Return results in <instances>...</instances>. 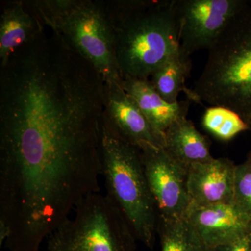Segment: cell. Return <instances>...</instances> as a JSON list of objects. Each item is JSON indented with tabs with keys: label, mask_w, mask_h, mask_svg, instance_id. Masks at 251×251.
Returning <instances> with one entry per match:
<instances>
[{
	"label": "cell",
	"mask_w": 251,
	"mask_h": 251,
	"mask_svg": "<svg viewBox=\"0 0 251 251\" xmlns=\"http://www.w3.org/2000/svg\"><path fill=\"white\" fill-rule=\"evenodd\" d=\"M104 80L67 46L29 43L0 67V244L39 251L100 193Z\"/></svg>",
	"instance_id": "obj_1"
},
{
	"label": "cell",
	"mask_w": 251,
	"mask_h": 251,
	"mask_svg": "<svg viewBox=\"0 0 251 251\" xmlns=\"http://www.w3.org/2000/svg\"><path fill=\"white\" fill-rule=\"evenodd\" d=\"M122 79L150 80L180 47L176 0L105 1Z\"/></svg>",
	"instance_id": "obj_2"
},
{
	"label": "cell",
	"mask_w": 251,
	"mask_h": 251,
	"mask_svg": "<svg viewBox=\"0 0 251 251\" xmlns=\"http://www.w3.org/2000/svg\"><path fill=\"white\" fill-rule=\"evenodd\" d=\"M197 103L229 109L251 126V5L233 18L208 50L193 90Z\"/></svg>",
	"instance_id": "obj_3"
},
{
	"label": "cell",
	"mask_w": 251,
	"mask_h": 251,
	"mask_svg": "<svg viewBox=\"0 0 251 251\" xmlns=\"http://www.w3.org/2000/svg\"><path fill=\"white\" fill-rule=\"evenodd\" d=\"M41 22L83 57L105 81L122 82L105 1H27Z\"/></svg>",
	"instance_id": "obj_4"
},
{
	"label": "cell",
	"mask_w": 251,
	"mask_h": 251,
	"mask_svg": "<svg viewBox=\"0 0 251 251\" xmlns=\"http://www.w3.org/2000/svg\"><path fill=\"white\" fill-rule=\"evenodd\" d=\"M101 156L105 196L121 211L137 240L153 249L158 212L145 176L139 150L121 139L103 116Z\"/></svg>",
	"instance_id": "obj_5"
},
{
	"label": "cell",
	"mask_w": 251,
	"mask_h": 251,
	"mask_svg": "<svg viewBox=\"0 0 251 251\" xmlns=\"http://www.w3.org/2000/svg\"><path fill=\"white\" fill-rule=\"evenodd\" d=\"M47 237L49 251H135L128 221L106 196L92 193Z\"/></svg>",
	"instance_id": "obj_6"
},
{
	"label": "cell",
	"mask_w": 251,
	"mask_h": 251,
	"mask_svg": "<svg viewBox=\"0 0 251 251\" xmlns=\"http://www.w3.org/2000/svg\"><path fill=\"white\" fill-rule=\"evenodd\" d=\"M248 4L246 0H176L180 47L188 56L208 50Z\"/></svg>",
	"instance_id": "obj_7"
},
{
	"label": "cell",
	"mask_w": 251,
	"mask_h": 251,
	"mask_svg": "<svg viewBox=\"0 0 251 251\" xmlns=\"http://www.w3.org/2000/svg\"><path fill=\"white\" fill-rule=\"evenodd\" d=\"M138 148L158 217H186L191 207L187 167L172 158L164 148L150 144H143Z\"/></svg>",
	"instance_id": "obj_8"
},
{
	"label": "cell",
	"mask_w": 251,
	"mask_h": 251,
	"mask_svg": "<svg viewBox=\"0 0 251 251\" xmlns=\"http://www.w3.org/2000/svg\"><path fill=\"white\" fill-rule=\"evenodd\" d=\"M121 82L104 80V120L121 139L135 148L143 144L164 148V138L153 129Z\"/></svg>",
	"instance_id": "obj_9"
},
{
	"label": "cell",
	"mask_w": 251,
	"mask_h": 251,
	"mask_svg": "<svg viewBox=\"0 0 251 251\" xmlns=\"http://www.w3.org/2000/svg\"><path fill=\"white\" fill-rule=\"evenodd\" d=\"M236 168L234 162L224 158L188 166L190 209L232 203Z\"/></svg>",
	"instance_id": "obj_10"
},
{
	"label": "cell",
	"mask_w": 251,
	"mask_h": 251,
	"mask_svg": "<svg viewBox=\"0 0 251 251\" xmlns=\"http://www.w3.org/2000/svg\"><path fill=\"white\" fill-rule=\"evenodd\" d=\"M186 218L209 249L233 240L251 229V221L232 203L191 208Z\"/></svg>",
	"instance_id": "obj_11"
},
{
	"label": "cell",
	"mask_w": 251,
	"mask_h": 251,
	"mask_svg": "<svg viewBox=\"0 0 251 251\" xmlns=\"http://www.w3.org/2000/svg\"><path fill=\"white\" fill-rule=\"evenodd\" d=\"M122 86L138 105L150 125L164 138L165 131L175 121L186 117L192 100L190 99L170 103L157 92L150 80L127 77Z\"/></svg>",
	"instance_id": "obj_12"
},
{
	"label": "cell",
	"mask_w": 251,
	"mask_h": 251,
	"mask_svg": "<svg viewBox=\"0 0 251 251\" xmlns=\"http://www.w3.org/2000/svg\"><path fill=\"white\" fill-rule=\"evenodd\" d=\"M44 23L27 1L4 3L0 16V66L44 27Z\"/></svg>",
	"instance_id": "obj_13"
},
{
	"label": "cell",
	"mask_w": 251,
	"mask_h": 251,
	"mask_svg": "<svg viewBox=\"0 0 251 251\" xmlns=\"http://www.w3.org/2000/svg\"><path fill=\"white\" fill-rule=\"evenodd\" d=\"M164 150L184 166L205 163L214 158L210 152V143L200 133L194 124L186 117L176 120L165 131Z\"/></svg>",
	"instance_id": "obj_14"
},
{
	"label": "cell",
	"mask_w": 251,
	"mask_h": 251,
	"mask_svg": "<svg viewBox=\"0 0 251 251\" xmlns=\"http://www.w3.org/2000/svg\"><path fill=\"white\" fill-rule=\"evenodd\" d=\"M191 56L185 53L181 47L162 63L150 80L157 92L170 103L178 101L180 92H184L187 99L197 103L193 90L186 86V80L191 70Z\"/></svg>",
	"instance_id": "obj_15"
},
{
	"label": "cell",
	"mask_w": 251,
	"mask_h": 251,
	"mask_svg": "<svg viewBox=\"0 0 251 251\" xmlns=\"http://www.w3.org/2000/svg\"><path fill=\"white\" fill-rule=\"evenodd\" d=\"M157 234L161 241V251H210L186 217H158Z\"/></svg>",
	"instance_id": "obj_16"
},
{
	"label": "cell",
	"mask_w": 251,
	"mask_h": 251,
	"mask_svg": "<svg viewBox=\"0 0 251 251\" xmlns=\"http://www.w3.org/2000/svg\"><path fill=\"white\" fill-rule=\"evenodd\" d=\"M202 125L216 138L224 141L251 128V126L235 112L219 106H210L206 109L203 115Z\"/></svg>",
	"instance_id": "obj_17"
},
{
	"label": "cell",
	"mask_w": 251,
	"mask_h": 251,
	"mask_svg": "<svg viewBox=\"0 0 251 251\" xmlns=\"http://www.w3.org/2000/svg\"><path fill=\"white\" fill-rule=\"evenodd\" d=\"M232 204L251 221V171L246 161L236 168Z\"/></svg>",
	"instance_id": "obj_18"
},
{
	"label": "cell",
	"mask_w": 251,
	"mask_h": 251,
	"mask_svg": "<svg viewBox=\"0 0 251 251\" xmlns=\"http://www.w3.org/2000/svg\"><path fill=\"white\" fill-rule=\"evenodd\" d=\"M210 251H251V229L230 242L210 249Z\"/></svg>",
	"instance_id": "obj_19"
},
{
	"label": "cell",
	"mask_w": 251,
	"mask_h": 251,
	"mask_svg": "<svg viewBox=\"0 0 251 251\" xmlns=\"http://www.w3.org/2000/svg\"><path fill=\"white\" fill-rule=\"evenodd\" d=\"M246 162H247L248 165H249V168H250L251 171V151L250 153H249V154L248 155V158Z\"/></svg>",
	"instance_id": "obj_20"
},
{
	"label": "cell",
	"mask_w": 251,
	"mask_h": 251,
	"mask_svg": "<svg viewBox=\"0 0 251 251\" xmlns=\"http://www.w3.org/2000/svg\"><path fill=\"white\" fill-rule=\"evenodd\" d=\"M249 4L251 5V1H249Z\"/></svg>",
	"instance_id": "obj_21"
}]
</instances>
